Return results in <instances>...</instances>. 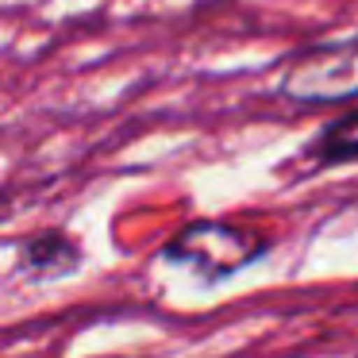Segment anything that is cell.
<instances>
[{
    "label": "cell",
    "mask_w": 358,
    "mask_h": 358,
    "mask_svg": "<svg viewBox=\"0 0 358 358\" xmlns=\"http://www.w3.org/2000/svg\"><path fill=\"white\" fill-rule=\"evenodd\" d=\"M266 247H270V239L262 231L235 227V224H224V220H196V224H185L166 243L162 258L173 266H185L204 285H216V281L239 273L247 262H255Z\"/></svg>",
    "instance_id": "1"
},
{
    "label": "cell",
    "mask_w": 358,
    "mask_h": 358,
    "mask_svg": "<svg viewBox=\"0 0 358 358\" xmlns=\"http://www.w3.org/2000/svg\"><path fill=\"white\" fill-rule=\"evenodd\" d=\"M81 266V247L66 231H39L20 247V270L35 281L66 278Z\"/></svg>",
    "instance_id": "3"
},
{
    "label": "cell",
    "mask_w": 358,
    "mask_h": 358,
    "mask_svg": "<svg viewBox=\"0 0 358 358\" xmlns=\"http://www.w3.org/2000/svg\"><path fill=\"white\" fill-rule=\"evenodd\" d=\"M281 93L296 104H335L358 96V35L320 43L293 58L281 78Z\"/></svg>",
    "instance_id": "2"
},
{
    "label": "cell",
    "mask_w": 358,
    "mask_h": 358,
    "mask_svg": "<svg viewBox=\"0 0 358 358\" xmlns=\"http://www.w3.org/2000/svg\"><path fill=\"white\" fill-rule=\"evenodd\" d=\"M308 158L316 166H339V162H355L358 158V108L347 116L324 124V131L312 139Z\"/></svg>",
    "instance_id": "4"
}]
</instances>
